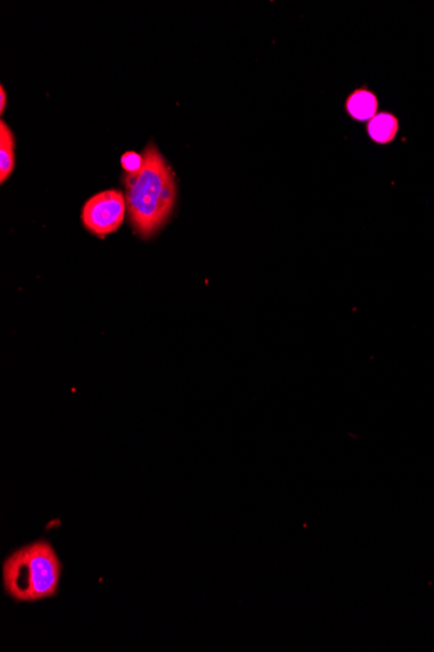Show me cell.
Here are the masks:
<instances>
[{
  "instance_id": "obj_1",
  "label": "cell",
  "mask_w": 434,
  "mask_h": 652,
  "mask_svg": "<svg viewBox=\"0 0 434 652\" xmlns=\"http://www.w3.org/2000/svg\"><path fill=\"white\" fill-rule=\"evenodd\" d=\"M142 170L125 176L128 212L131 225L144 239H149L166 224L178 196L171 168L156 145L144 153Z\"/></svg>"
},
{
  "instance_id": "obj_4",
  "label": "cell",
  "mask_w": 434,
  "mask_h": 652,
  "mask_svg": "<svg viewBox=\"0 0 434 652\" xmlns=\"http://www.w3.org/2000/svg\"><path fill=\"white\" fill-rule=\"evenodd\" d=\"M346 113L357 122H370L379 114L378 95L367 87H358L345 102Z\"/></svg>"
},
{
  "instance_id": "obj_6",
  "label": "cell",
  "mask_w": 434,
  "mask_h": 652,
  "mask_svg": "<svg viewBox=\"0 0 434 652\" xmlns=\"http://www.w3.org/2000/svg\"><path fill=\"white\" fill-rule=\"evenodd\" d=\"M14 170V137L6 122L0 123V182L4 185Z\"/></svg>"
},
{
  "instance_id": "obj_8",
  "label": "cell",
  "mask_w": 434,
  "mask_h": 652,
  "mask_svg": "<svg viewBox=\"0 0 434 652\" xmlns=\"http://www.w3.org/2000/svg\"><path fill=\"white\" fill-rule=\"evenodd\" d=\"M7 93L4 91V87H0V113H4L6 112V107H7Z\"/></svg>"
},
{
  "instance_id": "obj_2",
  "label": "cell",
  "mask_w": 434,
  "mask_h": 652,
  "mask_svg": "<svg viewBox=\"0 0 434 652\" xmlns=\"http://www.w3.org/2000/svg\"><path fill=\"white\" fill-rule=\"evenodd\" d=\"M62 562L46 540L14 551L3 564L7 595L17 602H36L56 596L61 585Z\"/></svg>"
},
{
  "instance_id": "obj_3",
  "label": "cell",
  "mask_w": 434,
  "mask_h": 652,
  "mask_svg": "<svg viewBox=\"0 0 434 652\" xmlns=\"http://www.w3.org/2000/svg\"><path fill=\"white\" fill-rule=\"evenodd\" d=\"M127 211V199L120 190L109 189L86 201L81 219L87 231L103 239L120 229Z\"/></svg>"
},
{
  "instance_id": "obj_7",
  "label": "cell",
  "mask_w": 434,
  "mask_h": 652,
  "mask_svg": "<svg viewBox=\"0 0 434 652\" xmlns=\"http://www.w3.org/2000/svg\"><path fill=\"white\" fill-rule=\"evenodd\" d=\"M121 167L128 175H134L142 170L145 159L141 154L136 151H127L120 158Z\"/></svg>"
},
{
  "instance_id": "obj_5",
  "label": "cell",
  "mask_w": 434,
  "mask_h": 652,
  "mask_svg": "<svg viewBox=\"0 0 434 652\" xmlns=\"http://www.w3.org/2000/svg\"><path fill=\"white\" fill-rule=\"evenodd\" d=\"M400 122L396 116L390 113H380L367 124L368 136L373 143L389 145L399 135Z\"/></svg>"
}]
</instances>
